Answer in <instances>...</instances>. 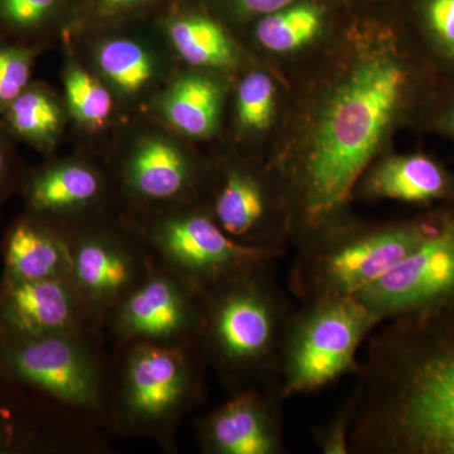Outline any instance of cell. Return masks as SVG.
I'll return each mask as SVG.
<instances>
[{
  "label": "cell",
  "instance_id": "33",
  "mask_svg": "<svg viewBox=\"0 0 454 454\" xmlns=\"http://www.w3.org/2000/svg\"><path fill=\"white\" fill-rule=\"evenodd\" d=\"M221 9L236 20H253L288 7L300 0H215Z\"/></svg>",
  "mask_w": 454,
  "mask_h": 454
},
{
  "label": "cell",
  "instance_id": "31",
  "mask_svg": "<svg viewBox=\"0 0 454 454\" xmlns=\"http://www.w3.org/2000/svg\"><path fill=\"white\" fill-rule=\"evenodd\" d=\"M423 14L439 47L454 57V0H424Z\"/></svg>",
  "mask_w": 454,
  "mask_h": 454
},
{
  "label": "cell",
  "instance_id": "26",
  "mask_svg": "<svg viewBox=\"0 0 454 454\" xmlns=\"http://www.w3.org/2000/svg\"><path fill=\"white\" fill-rule=\"evenodd\" d=\"M66 106L82 127L100 130L112 118L114 95L97 74L79 64H71L64 73Z\"/></svg>",
  "mask_w": 454,
  "mask_h": 454
},
{
  "label": "cell",
  "instance_id": "23",
  "mask_svg": "<svg viewBox=\"0 0 454 454\" xmlns=\"http://www.w3.org/2000/svg\"><path fill=\"white\" fill-rule=\"evenodd\" d=\"M0 116L12 139L20 140L42 153L53 151L65 127L61 101L40 82L29 83Z\"/></svg>",
  "mask_w": 454,
  "mask_h": 454
},
{
  "label": "cell",
  "instance_id": "12",
  "mask_svg": "<svg viewBox=\"0 0 454 454\" xmlns=\"http://www.w3.org/2000/svg\"><path fill=\"white\" fill-rule=\"evenodd\" d=\"M103 426L49 402L0 370V454L109 452Z\"/></svg>",
  "mask_w": 454,
  "mask_h": 454
},
{
  "label": "cell",
  "instance_id": "8",
  "mask_svg": "<svg viewBox=\"0 0 454 454\" xmlns=\"http://www.w3.org/2000/svg\"><path fill=\"white\" fill-rule=\"evenodd\" d=\"M104 343L106 336L95 331L0 343V370L26 389L104 428L113 370Z\"/></svg>",
  "mask_w": 454,
  "mask_h": 454
},
{
  "label": "cell",
  "instance_id": "15",
  "mask_svg": "<svg viewBox=\"0 0 454 454\" xmlns=\"http://www.w3.org/2000/svg\"><path fill=\"white\" fill-rule=\"evenodd\" d=\"M77 331L104 334L70 278L0 279V343Z\"/></svg>",
  "mask_w": 454,
  "mask_h": 454
},
{
  "label": "cell",
  "instance_id": "6",
  "mask_svg": "<svg viewBox=\"0 0 454 454\" xmlns=\"http://www.w3.org/2000/svg\"><path fill=\"white\" fill-rule=\"evenodd\" d=\"M119 216L142 240L157 267L176 274L202 294L284 256L236 243L214 220L203 201Z\"/></svg>",
  "mask_w": 454,
  "mask_h": 454
},
{
  "label": "cell",
  "instance_id": "27",
  "mask_svg": "<svg viewBox=\"0 0 454 454\" xmlns=\"http://www.w3.org/2000/svg\"><path fill=\"white\" fill-rule=\"evenodd\" d=\"M277 90L269 74L254 71L244 77L236 92V119L245 133L267 129L276 115Z\"/></svg>",
  "mask_w": 454,
  "mask_h": 454
},
{
  "label": "cell",
  "instance_id": "17",
  "mask_svg": "<svg viewBox=\"0 0 454 454\" xmlns=\"http://www.w3.org/2000/svg\"><path fill=\"white\" fill-rule=\"evenodd\" d=\"M205 205L236 243L286 253V239L293 235L292 227L278 220L276 199L267 182L253 170L226 167Z\"/></svg>",
  "mask_w": 454,
  "mask_h": 454
},
{
  "label": "cell",
  "instance_id": "24",
  "mask_svg": "<svg viewBox=\"0 0 454 454\" xmlns=\"http://www.w3.org/2000/svg\"><path fill=\"white\" fill-rule=\"evenodd\" d=\"M77 20L79 0H0V38L14 43L40 47Z\"/></svg>",
  "mask_w": 454,
  "mask_h": 454
},
{
  "label": "cell",
  "instance_id": "25",
  "mask_svg": "<svg viewBox=\"0 0 454 454\" xmlns=\"http://www.w3.org/2000/svg\"><path fill=\"white\" fill-rule=\"evenodd\" d=\"M325 11L313 2L293 3L259 18L255 37L264 49L276 53L294 52L315 40L324 26Z\"/></svg>",
  "mask_w": 454,
  "mask_h": 454
},
{
  "label": "cell",
  "instance_id": "21",
  "mask_svg": "<svg viewBox=\"0 0 454 454\" xmlns=\"http://www.w3.org/2000/svg\"><path fill=\"white\" fill-rule=\"evenodd\" d=\"M223 88L214 77L186 74L177 77L160 98L164 119L188 138H208L217 129L223 109Z\"/></svg>",
  "mask_w": 454,
  "mask_h": 454
},
{
  "label": "cell",
  "instance_id": "5",
  "mask_svg": "<svg viewBox=\"0 0 454 454\" xmlns=\"http://www.w3.org/2000/svg\"><path fill=\"white\" fill-rule=\"evenodd\" d=\"M340 216L301 236L289 289L301 301L352 297L375 283L423 240L427 223L361 227Z\"/></svg>",
  "mask_w": 454,
  "mask_h": 454
},
{
  "label": "cell",
  "instance_id": "35",
  "mask_svg": "<svg viewBox=\"0 0 454 454\" xmlns=\"http://www.w3.org/2000/svg\"><path fill=\"white\" fill-rule=\"evenodd\" d=\"M0 205H2V203H0Z\"/></svg>",
  "mask_w": 454,
  "mask_h": 454
},
{
  "label": "cell",
  "instance_id": "29",
  "mask_svg": "<svg viewBox=\"0 0 454 454\" xmlns=\"http://www.w3.org/2000/svg\"><path fill=\"white\" fill-rule=\"evenodd\" d=\"M170 0H79L77 25L107 27L153 16Z\"/></svg>",
  "mask_w": 454,
  "mask_h": 454
},
{
  "label": "cell",
  "instance_id": "19",
  "mask_svg": "<svg viewBox=\"0 0 454 454\" xmlns=\"http://www.w3.org/2000/svg\"><path fill=\"white\" fill-rule=\"evenodd\" d=\"M98 41L95 68L114 98L136 103L157 88L163 76V64L151 44L121 32L109 33Z\"/></svg>",
  "mask_w": 454,
  "mask_h": 454
},
{
  "label": "cell",
  "instance_id": "9",
  "mask_svg": "<svg viewBox=\"0 0 454 454\" xmlns=\"http://www.w3.org/2000/svg\"><path fill=\"white\" fill-rule=\"evenodd\" d=\"M71 277L101 328L154 268L145 244L121 216L67 229Z\"/></svg>",
  "mask_w": 454,
  "mask_h": 454
},
{
  "label": "cell",
  "instance_id": "22",
  "mask_svg": "<svg viewBox=\"0 0 454 454\" xmlns=\"http://www.w3.org/2000/svg\"><path fill=\"white\" fill-rule=\"evenodd\" d=\"M367 195L411 203H427L452 192V184L434 160L424 155L393 157L366 179Z\"/></svg>",
  "mask_w": 454,
  "mask_h": 454
},
{
  "label": "cell",
  "instance_id": "7",
  "mask_svg": "<svg viewBox=\"0 0 454 454\" xmlns=\"http://www.w3.org/2000/svg\"><path fill=\"white\" fill-rule=\"evenodd\" d=\"M382 321L352 297L301 301L284 334L276 389L284 400L315 393L357 372L358 351Z\"/></svg>",
  "mask_w": 454,
  "mask_h": 454
},
{
  "label": "cell",
  "instance_id": "10",
  "mask_svg": "<svg viewBox=\"0 0 454 454\" xmlns=\"http://www.w3.org/2000/svg\"><path fill=\"white\" fill-rule=\"evenodd\" d=\"M203 294L167 269H152L107 319L104 334L113 348L128 343L200 345Z\"/></svg>",
  "mask_w": 454,
  "mask_h": 454
},
{
  "label": "cell",
  "instance_id": "18",
  "mask_svg": "<svg viewBox=\"0 0 454 454\" xmlns=\"http://www.w3.org/2000/svg\"><path fill=\"white\" fill-rule=\"evenodd\" d=\"M3 279L42 280L71 277L68 230L23 212L0 239Z\"/></svg>",
  "mask_w": 454,
  "mask_h": 454
},
{
  "label": "cell",
  "instance_id": "20",
  "mask_svg": "<svg viewBox=\"0 0 454 454\" xmlns=\"http://www.w3.org/2000/svg\"><path fill=\"white\" fill-rule=\"evenodd\" d=\"M177 55L199 68H227L236 62V50L217 20L191 7L188 0H170L157 14Z\"/></svg>",
  "mask_w": 454,
  "mask_h": 454
},
{
  "label": "cell",
  "instance_id": "30",
  "mask_svg": "<svg viewBox=\"0 0 454 454\" xmlns=\"http://www.w3.org/2000/svg\"><path fill=\"white\" fill-rule=\"evenodd\" d=\"M355 403L352 396L345 403L330 422L313 430L319 452L324 454H349V438L354 424Z\"/></svg>",
  "mask_w": 454,
  "mask_h": 454
},
{
  "label": "cell",
  "instance_id": "32",
  "mask_svg": "<svg viewBox=\"0 0 454 454\" xmlns=\"http://www.w3.org/2000/svg\"><path fill=\"white\" fill-rule=\"evenodd\" d=\"M12 140L0 122V203L20 192L27 172L12 145Z\"/></svg>",
  "mask_w": 454,
  "mask_h": 454
},
{
  "label": "cell",
  "instance_id": "16",
  "mask_svg": "<svg viewBox=\"0 0 454 454\" xmlns=\"http://www.w3.org/2000/svg\"><path fill=\"white\" fill-rule=\"evenodd\" d=\"M283 402L277 390L250 387L200 418L195 424L206 454H283Z\"/></svg>",
  "mask_w": 454,
  "mask_h": 454
},
{
  "label": "cell",
  "instance_id": "28",
  "mask_svg": "<svg viewBox=\"0 0 454 454\" xmlns=\"http://www.w3.org/2000/svg\"><path fill=\"white\" fill-rule=\"evenodd\" d=\"M41 47L0 38V115L32 82Z\"/></svg>",
  "mask_w": 454,
  "mask_h": 454
},
{
  "label": "cell",
  "instance_id": "2",
  "mask_svg": "<svg viewBox=\"0 0 454 454\" xmlns=\"http://www.w3.org/2000/svg\"><path fill=\"white\" fill-rule=\"evenodd\" d=\"M406 83L402 62L375 50L355 59L328 92L309 146L286 175L298 238L342 212L399 112Z\"/></svg>",
  "mask_w": 454,
  "mask_h": 454
},
{
  "label": "cell",
  "instance_id": "3",
  "mask_svg": "<svg viewBox=\"0 0 454 454\" xmlns=\"http://www.w3.org/2000/svg\"><path fill=\"white\" fill-rule=\"evenodd\" d=\"M274 262L239 274L203 294L200 346L232 391L276 389L278 364L293 309L273 276Z\"/></svg>",
  "mask_w": 454,
  "mask_h": 454
},
{
  "label": "cell",
  "instance_id": "4",
  "mask_svg": "<svg viewBox=\"0 0 454 454\" xmlns=\"http://www.w3.org/2000/svg\"><path fill=\"white\" fill-rule=\"evenodd\" d=\"M112 357L104 428L177 452L179 426L206 399L208 364L201 346L128 343L114 348Z\"/></svg>",
  "mask_w": 454,
  "mask_h": 454
},
{
  "label": "cell",
  "instance_id": "34",
  "mask_svg": "<svg viewBox=\"0 0 454 454\" xmlns=\"http://www.w3.org/2000/svg\"><path fill=\"white\" fill-rule=\"evenodd\" d=\"M452 127H453V130H454V116H453V121H452Z\"/></svg>",
  "mask_w": 454,
  "mask_h": 454
},
{
  "label": "cell",
  "instance_id": "13",
  "mask_svg": "<svg viewBox=\"0 0 454 454\" xmlns=\"http://www.w3.org/2000/svg\"><path fill=\"white\" fill-rule=\"evenodd\" d=\"M110 176L121 215L202 201L203 176L195 160L162 134L137 140Z\"/></svg>",
  "mask_w": 454,
  "mask_h": 454
},
{
  "label": "cell",
  "instance_id": "14",
  "mask_svg": "<svg viewBox=\"0 0 454 454\" xmlns=\"http://www.w3.org/2000/svg\"><path fill=\"white\" fill-rule=\"evenodd\" d=\"M18 193L25 211L65 229L114 216L118 205L112 176L82 158L27 169Z\"/></svg>",
  "mask_w": 454,
  "mask_h": 454
},
{
  "label": "cell",
  "instance_id": "11",
  "mask_svg": "<svg viewBox=\"0 0 454 454\" xmlns=\"http://www.w3.org/2000/svg\"><path fill=\"white\" fill-rule=\"evenodd\" d=\"M355 297L382 324L454 303L453 217L429 221L413 252Z\"/></svg>",
  "mask_w": 454,
  "mask_h": 454
},
{
  "label": "cell",
  "instance_id": "1",
  "mask_svg": "<svg viewBox=\"0 0 454 454\" xmlns=\"http://www.w3.org/2000/svg\"><path fill=\"white\" fill-rule=\"evenodd\" d=\"M384 324L358 365L349 454H454V303Z\"/></svg>",
  "mask_w": 454,
  "mask_h": 454
}]
</instances>
